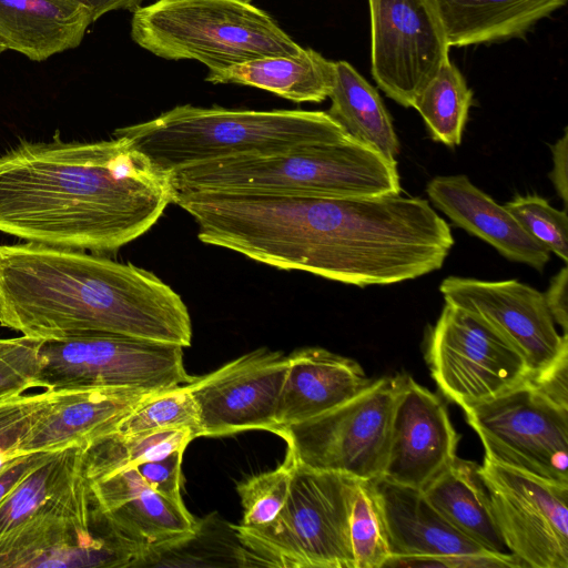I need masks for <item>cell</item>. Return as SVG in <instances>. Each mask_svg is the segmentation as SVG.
I'll use <instances>...</instances> for the list:
<instances>
[{
  "label": "cell",
  "mask_w": 568,
  "mask_h": 568,
  "mask_svg": "<svg viewBox=\"0 0 568 568\" xmlns=\"http://www.w3.org/2000/svg\"><path fill=\"white\" fill-rule=\"evenodd\" d=\"M178 205L207 245L359 287L439 270L455 240L427 200L186 192Z\"/></svg>",
  "instance_id": "obj_1"
},
{
  "label": "cell",
  "mask_w": 568,
  "mask_h": 568,
  "mask_svg": "<svg viewBox=\"0 0 568 568\" xmlns=\"http://www.w3.org/2000/svg\"><path fill=\"white\" fill-rule=\"evenodd\" d=\"M171 172L128 139L22 142L0 155V232L53 247L115 252L174 203Z\"/></svg>",
  "instance_id": "obj_2"
},
{
  "label": "cell",
  "mask_w": 568,
  "mask_h": 568,
  "mask_svg": "<svg viewBox=\"0 0 568 568\" xmlns=\"http://www.w3.org/2000/svg\"><path fill=\"white\" fill-rule=\"evenodd\" d=\"M0 325L39 341L104 332L192 343L185 303L154 273L30 242L0 244Z\"/></svg>",
  "instance_id": "obj_3"
},
{
  "label": "cell",
  "mask_w": 568,
  "mask_h": 568,
  "mask_svg": "<svg viewBox=\"0 0 568 568\" xmlns=\"http://www.w3.org/2000/svg\"><path fill=\"white\" fill-rule=\"evenodd\" d=\"M161 169L258 154L346 139L345 130L326 111L244 110L176 105L141 123L119 128Z\"/></svg>",
  "instance_id": "obj_4"
},
{
  "label": "cell",
  "mask_w": 568,
  "mask_h": 568,
  "mask_svg": "<svg viewBox=\"0 0 568 568\" xmlns=\"http://www.w3.org/2000/svg\"><path fill=\"white\" fill-rule=\"evenodd\" d=\"M171 176L175 193L381 196L402 192L396 160L352 136L273 154L206 161L174 170Z\"/></svg>",
  "instance_id": "obj_5"
},
{
  "label": "cell",
  "mask_w": 568,
  "mask_h": 568,
  "mask_svg": "<svg viewBox=\"0 0 568 568\" xmlns=\"http://www.w3.org/2000/svg\"><path fill=\"white\" fill-rule=\"evenodd\" d=\"M132 40L165 60H195L220 71L303 49L247 0H158L133 11Z\"/></svg>",
  "instance_id": "obj_6"
},
{
  "label": "cell",
  "mask_w": 568,
  "mask_h": 568,
  "mask_svg": "<svg viewBox=\"0 0 568 568\" xmlns=\"http://www.w3.org/2000/svg\"><path fill=\"white\" fill-rule=\"evenodd\" d=\"M352 480L294 458L288 498L277 519L261 531L231 527L257 566L354 568L348 532Z\"/></svg>",
  "instance_id": "obj_7"
},
{
  "label": "cell",
  "mask_w": 568,
  "mask_h": 568,
  "mask_svg": "<svg viewBox=\"0 0 568 568\" xmlns=\"http://www.w3.org/2000/svg\"><path fill=\"white\" fill-rule=\"evenodd\" d=\"M38 387H82L163 392L193 381L183 347L121 334L91 332L42 341Z\"/></svg>",
  "instance_id": "obj_8"
},
{
  "label": "cell",
  "mask_w": 568,
  "mask_h": 568,
  "mask_svg": "<svg viewBox=\"0 0 568 568\" xmlns=\"http://www.w3.org/2000/svg\"><path fill=\"white\" fill-rule=\"evenodd\" d=\"M403 376L373 381L348 402L276 435L304 466L376 480L383 476L386 465L393 412Z\"/></svg>",
  "instance_id": "obj_9"
},
{
  "label": "cell",
  "mask_w": 568,
  "mask_h": 568,
  "mask_svg": "<svg viewBox=\"0 0 568 568\" xmlns=\"http://www.w3.org/2000/svg\"><path fill=\"white\" fill-rule=\"evenodd\" d=\"M463 409L486 459L568 486V408L542 395L529 378Z\"/></svg>",
  "instance_id": "obj_10"
},
{
  "label": "cell",
  "mask_w": 568,
  "mask_h": 568,
  "mask_svg": "<svg viewBox=\"0 0 568 568\" xmlns=\"http://www.w3.org/2000/svg\"><path fill=\"white\" fill-rule=\"evenodd\" d=\"M425 358L438 389L462 408L531 376L527 361L510 342L480 317L449 303L427 334Z\"/></svg>",
  "instance_id": "obj_11"
},
{
  "label": "cell",
  "mask_w": 568,
  "mask_h": 568,
  "mask_svg": "<svg viewBox=\"0 0 568 568\" xmlns=\"http://www.w3.org/2000/svg\"><path fill=\"white\" fill-rule=\"evenodd\" d=\"M367 1L372 77L388 98L412 108L449 57L436 6L433 0Z\"/></svg>",
  "instance_id": "obj_12"
},
{
  "label": "cell",
  "mask_w": 568,
  "mask_h": 568,
  "mask_svg": "<svg viewBox=\"0 0 568 568\" xmlns=\"http://www.w3.org/2000/svg\"><path fill=\"white\" fill-rule=\"evenodd\" d=\"M480 474L503 540L521 566L568 568V486L486 458Z\"/></svg>",
  "instance_id": "obj_13"
},
{
  "label": "cell",
  "mask_w": 568,
  "mask_h": 568,
  "mask_svg": "<svg viewBox=\"0 0 568 568\" xmlns=\"http://www.w3.org/2000/svg\"><path fill=\"white\" fill-rule=\"evenodd\" d=\"M145 554L94 504L90 518L40 515L0 535V568L141 567Z\"/></svg>",
  "instance_id": "obj_14"
},
{
  "label": "cell",
  "mask_w": 568,
  "mask_h": 568,
  "mask_svg": "<svg viewBox=\"0 0 568 568\" xmlns=\"http://www.w3.org/2000/svg\"><path fill=\"white\" fill-rule=\"evenodd\" d=\"M288 368L282 352L258 348L187 385L197 407L202 436L263 429L275 433V413Z\"/></svg>",
  "instance_id": "obj_15"
},
{
  "label": "cell",
  "mask_w": 568,
  "mask_h": 568,
  "mask_svg": "<svg viewBox=\"0 0 568 568\" xmlns=\"http://www.w3.org/2000/svg\"><path fill=\"white\" fill-rule=\"evenodd\" d=\"M445 303L480 317L525 357L535 375L568 353L544 293L517 280L484 281L448 276L439 285Z\"/></svg>",
  "instance_id": "obj_16"
},
{
  "label": "cell",
  "mask_w": 568,
  "mask_h": 568,
  "mask_svg": "<svg viewBox=\"0 0 568 568\" xmlns=\"http://www.w3.org/2000/svg\"><path fill=\"white\" fill-rule=\"evenodd\" d=\"M459 438L444 402L404 374L381 478L423 489L454 460Z\"/></svg>",
  "instance_id": "obj_17"
},
{
  "label": "cell",
  "mask_w": 568,
  "mask_h": 568,
  "mask_svg": "<svg viewBox=\"0 0 568 568\" xmlns=\"http://www.w3.org/2000/svg\"><path fill=\"white\" fill-rule=\"evenodd\" d=\"M87 478L98 509L119 534L146 554L179 542L199 527L183 501L152 490L134 467L87 475Z\"/></svg>",
  "instance_id": "obj_18"
},
{
  "label": "cell",
  "mask_w": 568,
  "mask_h": 568,
  "mask_svg": "<svg viewBox=\"0 0 568 568\" xmlns=\"http://www.w3.org/2000/svg\"><path fill=\"white\" fill-rule=\"evenodd\" d=\"M50 390V400L19 446V453L79 446L87 450L115 433L121 420L159 392L82 387Z\"/></svg>",
  "instance_id": "obj_19"
},
{
  "label": "cell",
  "mask_w": 568,
  "mask_h": 568,
  "mask_svg": "<svg viewBox=\"0 0 568 568\" xmlns=\"http://www.w3.org/2000/svg\"><path fill=\"white\" fill-rule=\"evenodd\" d=\"M287 359L274 434L338 407L373 382L357 362L321 347L296 349Z\"/></svg>",
  "instance_id": "obj_20"
},
{
  "label": "cell",
  "mask_w": 568,
  "mask_h": 568,
  "mask_svg": "<svg viewBox=\"0 0 568 568\" xmlns=\"http://www.w3.org/2000/svg\"><path fill=\"white\" fill-rule=\"evenodd\" d=\"M84 452L75 445L49 450L0 501V535L40 515L91 517Z\"/></svg>",
  "instance_id": "obj_21"
},
{
  "label": "cell",
  "mask_w": 568,
  "mask_h": 568,
  "mask_svg": "<svg viewBox=\"0 0 568 568\" xmlns=\"http://www.w3.org/2000/svg\"><path fill=\"white\" fill-rule=\"evenodd\" d=\"M426 193L455 225L490 244L506 258L542 272L550 252L532 240L513 214L464 174L430 180Z\"/></svg>",
  "instance_id": "obj_22"
},
{
  "label": "cell",
  "mask_w": 568,
  "mask_h": 568,
  "mask_svg": "<svg viewBox=\"0 0 568 568\" xmlns=\"http://www.w3.org/2000/svg\"><path fill=\"white\" fill-rule=\"evenodd\" d=\"M375 485L384 511L390 558L490 554L449 524L422 489L384 478L376 479Z\"/></svg>",
  "instance_id": "obj_23"
},
{
  "label": "cell",
  "mask_w": 568,
  "mask_h": 568,
  "mask_svg": "<svg viewBox=\"0 0 568 568\" xmlns=\"http://www.w3.org/2000/svg\"><path fill=\"white\" fill-rule=\"evenodd\" d=\"M91 23L74 0H0V41L32 61L79 47Z\"/></svg>",
  "instance_id": "obj_24"
},
{
  "label": "cell",
  "mask_w": 568,
  "mask_h": 568,
  "mask_svg": "<svg viewBox=\"0 0 568 568\" xmlns=\"http://www.w3.org/2000/svg\"><path fill=\"white\" fill-rule=\"evenodd\" d=\"M449 47L524 37L567 0H433Z\"/></svg>",
  "instance_id": "obj_25"
},
{
  "label": "cell",
  "mask_w": 568,
  "mask_h": 568,
  "mask_svg": "<svg viewBox=\"0 0 568 568\" xmlns=\"http://www.w3.org/2000/svg\"><path fill=\"white\" fill-rule=\"evenodd\" d=\"M422 491L449 524L485 550L510 554L500 535L480 465L456 456Z\"/></svg>",
  "instance_id": "obj_26"
},
{
  "label": "cell",
  "mask_w": 568,
  "mask_h": 568,
  "mask_svg": "<svg viewBox=\"0 0 568 568\" xmlns=\"http://www.w3.org/2000/svg\"><path fill=\"white\" fill-rule=\"evenodd\" d=\"M333 77L334 61L303 48L295 55L265 57L209 71L205 81L253 87L297 103H318L328 98Z\"/></svg>",
  "instance_id": "obj_27"
},
{
  "label": "cell",
  "mask_w": 568,
  "mask_h": 568,
  "mask_svg": "<svg viewBox=\"0 0 568 568\" xmlns=\"http://www.w3.org/2000/svg\"><path fill=\"white\" fill-rule=\"evenodd\" d=\"M326 111L355 140L389 160L399 152L392 118L377 90L347 61H334Z\"/></svg>",
  "instance_id": "obj_28"
},
{
  "label": "cell",
  "mask_w": 568,
  "mask_h": 568,
  "mask_svg": "<svg viewBox=\"0 0 568 568\" xmlns=\"http://www.w3.org/2000/svg\"><path fill=\"white\" fill-rule=\"evenodd\" d=\"M473 103V91L448 57L436 75L415 98L412 108L422 115L433 140L457 146Z\"/></svg>",
  "instance_id": "obj_29"
},
{
  "label": "cell",
  "mask_w": 568,
  "mask_h": 568,
  "mask_svg": "<svg viewBox=\"0 0 568 568\" xmlns=\"http://www.w3.org/2000/svg\"><path fill=\"white\" fill-rule=\"evenodd\" d=\"M195 437L190 429H170L139 435H109L84 452L85 474L136 466L185 449Z\"/></svg>",
  "instance_id": "obj_30"
},
{
  "label": "cell",
  "mask_w": 568,
  "mask_h": 568,
  "mask_svg": "<svg viewBox=\"0 0 568 568\" xmlns=\"http://www.w3.org/2000/svg\"><path fill=\"white\" fill-rule=\"evenodd\" d=\"M348 532L354 568L385 567L390 549L375 480L353 478Z\"/></svg>",
  "instance_id": "obj_31"
},
{
  "label": "cell",
  "mask_w": 568,
  "mask_h": 568,
  "mask_svg": "<svg viewBox=\"0 0 568 568\" xmlns=\"http://www.w3.org/2000/svg\"><path fill=\"white\" fill-rule=\"evenodd\" d=\"M170 429H190L202 437L200 417L187 385L152 394L130 412L114 434L139 435Z\"/></svg>",
  "instance_id": "obj_32"
},
{
  "label": "cell",
  "mask_w": 568,
  "mask_h": 568,
  "mask_svg": "<svg viewBox=\"0 0 568 568\" xmlns=\"http://www.w3.org/2000/svg\"><path fill=\"white\" fill-rule=\"evenodd\" d=\"M293 467L294 457L286 450L283 463L276 468L237 484L243 508L239 528L261 531L277 519L288 498Z\"/></svg>",
  "instance_id": "obj_33"
},
{
  "label": "cell",
  "mask_w": 568,
  "mask_h": 568,
  "mask_svg": "<svg viewBox=\"0 0 568 568\" xmlns=\"http://www.w3.org/2000/svg\"><path fill=\"white\" fill-rule=\"evenodd\" d=\"M525 232L564 262L568 261V216L566 209L551 206L535 194L516 196L504 205Z\"/></svg>",
  "instance_id": "obj_34"
},
{
  "label": "cell",
  "mask_w": 568,
  "mask_h": 568,
  "mask_svg": "<svg viewBox=\"0 0 568 568\" xmlns=\"http://www.w3.org/2000/svg\"><path fill=\"white\" fill-rule=\"evenodd\" d=\"M41 342L23 335L0 338V400L38 387Z\"/></svg>",
  "instance_id": "obj_35"
},
{
  "label": "cell",
  "mask_w": 568,
  "mask_h": 568,
  "mask_svg": "<svg viewBox=\"0 0 568 568\" xmlns=\"http://www.w3.org/2000/svg\"><path fill=\"white\" fill-rule=\"evenodd\" d=\"M50 400V390L0 400V452L21 455L19 446Z\"/></svg>",
  "instance_id": "obj_36"
},
{
  "label": "cell",
  "mask_w": 568,
  "mask_h": 568,
  "mask_svg": "<svg viewBox=\"0 0 568 568\" xmlns=\"http://www.w3.org/2000/svg\"><path fill=\"white\" fill-rule=\"evenodd\" d=\"M185 449L175 450L160 459L132 466L143 481L154 491L176 501H183L182 462Z\"/></svg>",
  "instance_id": "obj_37"
},
{
  "label": "cell",
  "mask_w": 568,
  "mask_h": 568,
  "mask_svg": "<svg viewBox=\"0 0 568 568\" xmlns=\"http://www.w3.org/2000/svg\"><path fill=\"white\" fill-rule=\"evenodd\" d=\"M385 567H523L519 560L509 555H466L443 557H399L387 560Z\"/></svg>",
  "instance_id": "obj_38"
},
{
  "label": "cell",
  "mask_w": 568,
  "mask_h": 568,
  "mask_svg": "<svg viewBox=\"0 0 568 568\" xmlns=\"http://www.w3.org/2000/svg\"><path fill=\"white\" fill-rule=\"evenodd\" d=\"M568 353L529 377L532 385L554 403L568 408Z\"/></svg>",
  "instance_id": "obj_39"
},
{
  "label": "cell",
  "mask_w": 568,
  "mask_h": 568,
  "mask_svg": "<svg viewBox=\"0 0 568 568\" xmlns=\"http://www.w3.org/2000/svg\"><path fill=\"white\" fill-rule=\"evenodd\" d=\"M568 270L564 266L551 280L548 290L544 293L547 307L552 320L562 328V335H567L568 312Z\"/></svg>",
  "instance_id": "obj_40"
},
{
  "label": "cell",
  "mask_w": 568,
  "mask_h": 568,
  "mask_svg": "<svg viewBox=\"0 0 568 568\" xmlns=\"http://www.w3.org/2000/svg\"><path fill=\"white\" fill-rule=\"evenodd\" d=\"M48 452H32L18 455L0 469V501L30 469L45 457Z\"/></svg>",
  "instance_id": "obj_41"
},
{
  "label": "cell",
  "mask_w": 568,
  "mask_h": 568,
  "mask_svg": "<svg viewBox=\"0 0 568 568\" xmlns=\"http://www.w3.org/2000/svg\"><path fill=\"white\" fill-rule=\"evenodd\" d=\"M552 152V170L549 173V179L558 196L562 200L565 205L568 200V132H565L560 139L551 146Z\"/></svg>",
  "instance_id": "obj_42"
},
{
  "label": "cell",
  "mask_w": 568,
  "mask_h": 568,
  "mask_svg": "<svg viewBox=\"0 0 568 568\" xmlns=\"http://www.w3.org/2000/svg\"><path fill=\"white\" fill-rule=\"evenodd\" d=\"M90 13L92 22L114 10L135 11L145 0H74Z\"/></svg>",
  "instance_id": "obj_43"
},
{
  "label": "cell",
  "mask_w": 568,
  "mask_h": 568,
  "mask_svg": "<svg viewBox=\"0 0 568 568\" xmlns=\"http://www.w3.org/2000/svg\"><path fill=\"white\" fill-rule=\"evenodd\" d=\"M6 47L3 45V43L0 41V55L3 51H6Z\"/></svg>",
  "instance_id": "obj_44"
},
{
  "label": "cell",
  "mask_w": 568,
  "mask_h": 568,
  "mask_svg": "<svg viewBox=\"0 0 568 568\" xmlns=\"http://www.w3.org/2000/svg\"><path fill=\"white\" fill-rule=\"evenodd\" d=\"M247 1H250V2H251L252 0H247Z\"/></svg>",
  "instance_id": "obj_45"
}]
</instances>
